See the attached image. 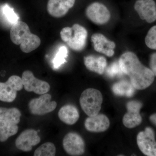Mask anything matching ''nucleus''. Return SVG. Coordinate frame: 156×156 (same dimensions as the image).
<instances>
[{
    "label": "nucleus",
    "mask_w": 156,
    "mask_h": 156,
    "mask_svg": "<svg viewBox=\"0 0 156 156\" xmlns=\"http://www.w3.org/2000/svg\"><path fill=\"white\" fill-rule=\"evenodd\" d=\"M103 97L101 92L92 88L84 90L80 99L82 109L89 116H93L99 113Z\"/></svg>",
    "instance_id": "4"
},
{
    "label": "nucleus",
    "mask_w": 156,
    "mask_h": 156,
    "mask_svg": "<svg viewBox=\"0 0 156 156\" xmlns=\"http://www.w3.org/2000/svg\"><path fill=\"white\" fill-rule=\"evenodd\" d=\"M62 40L72 50L81 51L87 44L88 32L80 24H74L71 27H66L60 33Z\"/></svg>",
    "instance_id": "3"
},
{
    "label": "nucleus",
    "mask_w": 156,
    "mask_h": 156,
    "mask_svg": "<svg viewBox=\"0 0 156 156\" xmlns=\"http://www.w3.org/2000/svg\"><path fill=\"white\" fill-rule=\"evenodd\" d=\"M91 41L95 51L108 57L113 56L115 53L114 49L115 48V43L109 41L102 34L96 33L92 35Z\"/></svg>",
    "instance_id": "15"
},
{
    "label": "nucleus",
    "mask_w": 156,
    "mask_h": 156,
    "mask_svg": "<svg viewBox=\"0 0 156 156\" xmlns=\"http://www.w3.org/2000/svg\"><path fill=\"white\" fill-rule=\"evenodd\" d=\"M76 0H49L47 10L51 16L56 18L63 17L72 8Z\"/></svg>",
    "instance_id": "14"
},
{
    "label": "nucleus",
    "mask_w": 156,
    "mask_h": 156,
    "mask_svg": "<svg viewBox=\"0 0 156 156\" xmlns=\"http://www.w3.org/2000/svg\"><path fill=\"white\" fill-rule=\"evenodd\" d=\"M21 116L20 111L16 108L0 107V120L17 125L20 122Z\"/></svg>",
    "instance_id": "21"
},
{
    "label": "nucleus",
    "mask_w": 156,
    "mask_h": 156,
    "mask_svg": "<svg viewBox=\"0 0 156 156\" xmlns=\"http://www.w3.org/2000/svg\"><path fill=\"white\" fill-rule=\"evenodd\" d=\"M65 151L72 156H80L85 152L83 139L77 133L69 132L65 136L62 142Z\"/></svg>",
    "instance_id": "10"
},
{
    "label": "nucleus",
    "mask_w": 156,
    "mask_h": 156,
    "mask_svg": "<svg viewBox=\"0 0 156 156\" xmlns=\"http://www.w3.org/2000/svg\"><path fill=\"white\" fill-rule=\"evenodd\" d=\"M109 126V120L103 114H98L93 116H89L85 122V127L87 131L95 133L106 131Z\"/></svg>",
    "instance_id": "16"
},
{
    "label": "nucleus",
    "mask_w": 156,
    "mask_h": 156,
    "mask_svg": "<svg viewBox=\"0 0 156 156\" xmlns=\"http://www.w3.org/2000/svg\"><path fill=\"white\" fill-rule=\"evenodd\" d=\"M19 19L18 14L9 4L0 5V25L4 28L11 29Z\"/></svg>",
    "instance_id": "17"
},
{
    "label": "nucleus",
    "mask_w": 156,
    "mask_h": 156,
    "mask_svg": "<svg viewBox=\"0 0 156 156\" xmlns=\"http://www.w3.org/2000/svg\"><path fill=\"white\" fill-rule=\"evenodd\" d=\"M41 141L38 131L34 129H27L20 134L15 141L16 147L24 152L30 151L33 147L37 145Z\"/></svg>",
    "instance_id": "12"
},
{
    "label": "nucleus",
    "mask_w": 156,
    "mask_h": 156,
    "mask_svg": "<svg viewBox=\"0 0 156 156\" xmlns=\"http://www.w3.org/2000/svg\"><path fill=\"white\" fill-rule=\"evenodd\" d=\"M145 42L148 48L156 50V26L152 27L148 31Z\"/></svg>",
    "instance_id": "25"
},
{
    "label": "nucleus",
    "mask_w": 156,
    "mask_h": 156,
    "mask_svg": "<svg viewBox=\"0 0 156 156\" xmlns=\"http://www.w3.org/2000/svg\"><path fill=\"white\" fill-rule=\"evenodd\" d=\"M21 79L24 89L27 92H33L38 95H41L50 91L49 84L46 81L37 79L30 71L23 72Z\"/></svg>",
    "instance_id": "7"
},
{
    "label": "nucleus",
    "mask_w": 156,
    "mask_h": 156,
    "mask_svg": "<svg viewBox=\"0 0 156 156\" xmlns=\"http://www.w3.org/2000/svg\"><path fill=\"white\" fill-rule=\"evenodd\" d=\"M119 64L123 73L130 77L135 89L143 90L153 83L155 76L151 70L141 64L134 53L127 52L121 56Z\"/></svg>",
    "instance_id": "1"
},
{
    "label": "nucleus",
    "mask_w": 156,
    "mask_h": 156,
    "mask_svg": "<svg viewBox=\"0 0 156 156\" xmlns=\"http://www.w3.org/2000/svg\"><path fill=\"white\" fill-rule=\"evenodd\" d=\"M106 72L107 74L112 77L122 75L123 73L119 62H114L108 68Z\"/></svg>",
    "instance_id": "26"
},
{
    "label": "nucleus",
    "mask_w": 156,
    "mask_h": 156,
    "mask_svg": "<svg viewBox=\"0 0 156 156\" xmlns=\"http://www.w3.org/2000/svg\"><path fill=\"white\" fill-rule=\"evenodd\" d=\"M128 112L123 118V123L126 128H133L139 126L142 119L140 111L142 107V104L137 101H131L127 104Z\"/></svg>",
    "instance_id": "11"
},
{
    "label": "nucleus",
    "mask_w": 156,
    "mask_h": 156,
    "mask_svg": "<svg viewBox=\"0 0 156 156\" xmlns=\"http://www.w3.org/2000/svg\"><path fill=\"white\" fill-rule=\"evenodd\" d=\"M134 89L131 83L125 80L118 82L112 87V90L115 94L127 97H131L133 95Z\"/></svg>",
    "instance_id": "22"
},
{
    "label": "nucleus",
    "mask_w": 156,
    "mask_h": 156,
    "mask_svg": "<svg viewBox=\"0 0 156 156\" xmlns=\"http://www.w3.org/2000/svg\"><path fill=\"white\" fill-rule=\"evenodd\" d=\"M22 79L19 76H11L5 83L0 82V101L12 102L16 98L17 91L23 88Z\"/></svg>",
    "instance_id": "5"
},
{
    "label": "nucleus",
    "mask_w": 156,
    "mask_h": 156,
    "mask_svg": "<svg viewBox=\"0 0 156 156\" xmlns=\"http://www.w3.org/2000/svg\"><path fill=\"white\" fill-rule=\"evenodd\" d=\"M86 14L91 21L98 25L107 23L111 17L110 13L106 6L98 2L93 3L88 6Z\"/></svg>",
    "instance_id": "9"
},
{
    "label": "nucleus",
    "mask_w": 156,
    "mask_h": 156,
    "mask_svg": "<svg viewBox=\"0 0 156 156\" xmlns=\"http://www.w3.org/2000/svg\"><path fill=\"white\" fill-rule=\"evenodd\" d=\"M56 152V147L53 143L47 142L43 144L36 150L34 156H54Z\"/></svg>",
    "instance_id": "23"
},
{
    "label": "nucleus",
    "mask_w": 156,
    "mask_h": 156,
    "mask_svg": "<svg viewBox=\"0 0 156 156\" xmlns=\"http://www.w3.org/2000/svg\"><path fill=\"white\" fill-rule=\"evenodd\" d=\"M134 9L142 20L152 23L156 20V5L154 0H137Z\"/></svg>",
    "instance_id": "13"
},
{
    "label": "nucleus",
    "mask_w": 156,
    "mask_h": 156,
    "mask_svg": "<svg viewBox=\"0 0 156 156\" xmlns=\"http://www.w3.org/2000/svg\"><path fill=\"white\" fill-rule=\"evenodd\" d=\"M68 54V51L66 47L62 46L59 48L53 59V66L55 69L59 68L66 62Z\"/></svg>",
    "instance_id": "24"
},
{
    "label": "nucleus",
    "mask_w": 156,
    "mask_h": 156,
    "mask_svg": "<svg viewBox=\"0 0 156 156\" xmlns=\"http://www.w3.org/2000/svg\"><path fill=\"white\" fill-rule=\"evenodd\" d=\"M58 115L62 122L69 125L75 124L80 118L77 108L72 105H66L62 107Z\"/></svg>",
    "instance_id": "18"
},
{
    "label": "nucleus",
    "mask_w": 156,
    "mask_h": 156,
    "mask_svg": "<svg viewBox=\"0 0 156 156\" xmlns=\"http://www.w3.org/2000/svg\"><path fill=\"white\" fill-rule=\"evenodd\" d=\"M10 38L14 44L20 45V49L25 53H30L38 48L41 44L40 37L31 33L26 23L19 21L10 29Z\"/></svg>",
    "instance_id": "2"
},
{
    "label": "nucleus",
    "mask_w": 156,
    "mask_h": 156,
    "mask_svg": "<svg viewBox=\"0 0 156 156\" xmlns=\"http://www.w3.org/2000/svg\"><path fill=\"white\" fill-rule=\"evenodd\" d=\"M18 130L17 124L0 120V141H6L9 137L17 134Z\"/></svg>",
    "instance_id": "20"
},
{
    "label": "nucleus",
    "mask_w": 156,
    "mask_h": 156,
    "mask_svg": "<svg viewBox=\"0 0 156 156\" xmlns=\"http://www.w3.org/2000/svg\"><path fill=\"white\" fill-rule=\"evenodd\" d=\"M136 141L140 151L148 156H156V141L154 132L150 127L137 134Z\"/></svg>",
    "instance_id": "8"
},
{
    "label": "nucleus",
    "mask_w": 156,
    "mask_h": 156,
    "mask_svg": "<svg viewBox=\"0 0 156 156\" xmlns=\"http://www.w3.org/2000/svg\"><path fill=\"white\" fill-rule=\"evenodd\" d=\"M150 66L151 69L154 75L156 76V53L152 54L151 56Z\"/></svg>",
    "instance_id": "27"
},
{
    "label": "nucleus",
    "mask_w": 156,
    "mask_h": 156,
    "mask_svg": "<svg viewBox=\"0 0 156 156\" xmlns=\"http://www.w3.org/2000/svg\"><path fill=\"white\" fill-rule=\"evenodd\" d=\"M84 62L87 69L100 75L103 73L106 67V59L103 56H85L84 58Z\"/></svg>",
    "instance_id": "19"
},
{
    "label": "nucleus",
    "mask_w": 156,
    "mask_h": 156,
    "mask_svg": "<svg viewBox=\"0 0 156 156\" xmlns=\"http://www.w3.org/2000/svg\"><path fill=\"white\" fill-rule=\"evenodd\" d=\"M51 98L50 94L45 93L31 100L28 104L31 113L42 115L53 111L57 106V103L55 101H51Z\"/></svg>",
    "instance_id": "6"
},
{
    "label": "nucleus",
    "mask_w": 156,
    "mask_h": 156,
    "mask_svg": "<svg viewBox=\"0 0 156 156\" xmlns=\"http://www.w3.org/2000/svg\"><path fill=\"white\" fill-rule=\"evenodd\" d=\"M149 119L151 122L156 126V113L151 115Z\"/></svg>",
    "instance_id": "28"
}]
</instances>
